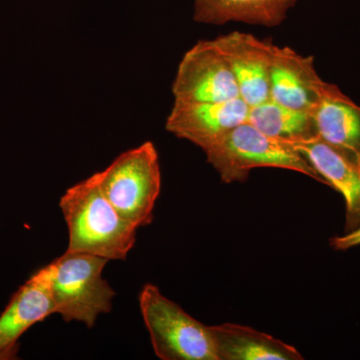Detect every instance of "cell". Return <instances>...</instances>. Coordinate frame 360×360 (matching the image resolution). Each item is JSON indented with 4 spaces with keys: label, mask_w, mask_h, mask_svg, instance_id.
Returning a JSON list of instances; mask_svg holds the SVG:
<instances>
[{
    "label": "cell",
    "mask_w": 360,
    "mask_h": 360,
    "mask_svg": "<svg viewBox=\"0 0 360 360\" xmlns=\"http://www.w3.org/2000/svg\"><path fill=\"white\" fill-rule=\"evenodd\" d=\"M248 122L264 134L291 143L317 139L312 112L288 108L270 98L250 108Z\"/></svg>",
    "instance_id": "9a60e30c"
},
{
    "label": "cell",
    "mask_w": 360,
    "mask_h": 360,
    "mask_svg": "<svg viewBox=\"0 0 360 360\" xmlns=\"http://www.w3.org/2000/svg\"><path fill=\"white\" fill-rule=\"evenodd\" d=\"M328 85L316 72L314 56L274 45L269 68L270 99L288 108L314 112Z\"/></svg>",
    "instance_id": "ba28073f"
},
{
    "label": "cell",
    "mask_w": 360,
    "mask_h": 360,
    "mask_svg": "<svg viewBox=\"0 0 360 360\" xmlns=\"http://www.w3.org/2000/svg\"><path fill=\"white\" fill-rule=\"evenodd\" d=\"M193 20L205 25L229 22L276 27L298 0H193Z\"/></svg>",
    "instance_id": "5bb4252c"
},
{
    "label": "cell",
    "mask_w": 360,
    "mask_h": 360,
    "mask_svg": "<svg viewBox=\"0 0 360 360\" xmlns=\"http://www.w3.org/2000/svg\"><path fill=\"white\" fill-rule=\"evenodd\" d=\"M174 101L217 103L240 97L231 66L213 40H201L184 54L172 84Z\"/></svg>",
    "instance_id": "8992f818"
},
{
    "label": "cell",
    "mask_w": 360,
    "mask_h": 360,
    "mask_svg": "<svg viewBox=\"0 0 360 360\" xmlns=\"http://www.w3.org/2000/svg\"><path fill=\"white\" fill-rule=\"evenodd\" d=\"M59 207L68 229L66 251L124 262L136 243L139 229L106 198L96 174L68 188Z\"/></svg>",
    "instance_id": "6da1fadb"
},
{
    "label": "cell",
    "mask_w": 360,
    "mask_h": 360,
    "mask_svg": "<svg viewBox=\"0 0 360 360\" xmlns=\"http://www.w3.org/2000/svg\"><path fill=\"white\" fill-rule=\"evenodd\" d=\"M217 360H302L295 347L248 326H210Z\"/></svg>",
    "instance_id": "4fadbf2b"
},
{
    "label": "cell",
    "mask_w": 360,
    "mask_h": 360,
    "mask_svg": "<svg viewBox=\"0 0 360 360\" xmlns=\"http://www.w3.org/2000/svg\"><path fill=\"white\" fill-rule=\"evenodd\" d=\"M330 245L335 250H347L354 246L360 245V227L350 233H345L343 236L331 238Z\"/></svg>",
    "instance_id": "2e32d148"
},
{
    "label": "cell",
    "mask_w": 360,
    "mask_h": 360,
    "mask_svg": "<svg viewBox=\"0 0 360 360\" xmlns=\"http://www.w3.org/2000/svg\"><path fill=\"white\" fill-rule=\"evenodd\" d=\"M96 175L104 195L125 219L137 229L153 222L161 191L160 160L153 142L125 151Z\"/></svg>",
    "instance_id": "277c9868"
},
{
    "label": "cell",
    "mask_w": 360,
    "mask_h": 360,
    "mask_svg": "<svg viewBox=\"0 0 360 360\" xmlns=\"http://www.w3.org/2000/svg\"><path fill=\"white\" fill-rule=\"evenodd\" d=\"M203 151L225 184L245 181L253 168L276 167L300 172L326 184L291 142L269 136L248 122L222 135Z\"/></svg>",
    "instance_id": "7a4b0ae2"
},
{
    "label": "cell",
    "mask_w": 360,
    "mask_h": 360,
    "mask_svg": "<svg viewBox=\"0 0 360 360\" xmlns=\"http://www.w3.org/2000/svg\"><path fill=\"white\" fill-rule=\"evenodd\" d=\"M321 175L326 186L342 194L345 200V233L360 227V165L319 139L293 142Z\"/></svg>",
    "instance_id": "8fae6325"
},
{
    "label": "cell",
    "mask_w": 360,
    "mask_h": 360,
    "mask_svg": "<svg viewBox=\"0 0 360 360\" xmlns=\"http://www.w3.org/2000/svg\"><path fill=\"white\" fill-rule=\"evenodd\" d=\"M213 42L231 66L240 98L250 108L269 101L272 41L258 39L250 33L232 32Z\"/></svg>",
    "instance_id": "9c48e42d"
},
{
    "label": "cell",
    "mask_w": 360,
    "mask_h": 360,
    "mask_svg": "<svg viewBox=\"0 0 360 360\" xmlns=\"http://www.w3.org/2000/svg\"><path fill=\"white\" fill-rule=\"evenodd\" d=\"M250 106L240 98L217 103L174 101L167 120V130L179 139L205 149L213 141L248 122Z\"/></svg>",
    "instance_id": "52a82bcc"
},
{
    "label": "cell",
    "mask_w": 360,
    "mask_h": 360,
    "mask_svg": "<svg viewBox=\"0 0 360 360\" xmlns=\"http://www.w3.org/2000/svg\"><path fill=\"white\" fill-rule=\"evenodd\" d=\"M18 350H11V352H0V360H11L18 359Z\"/></svg>",
    "instance_id": "e0dca14e"
},
{
    "label": "cell",
    "mask_w": 360,
    "mask_h": 360,
    "mask_svg": "<svg viewBox=\"0 0 360 360\" xmlns=\"http://www.w3.org/2000/svg\"><path fill=\"white\" fill-rule=\"evenodd\" d=\"M53 314H56V303L44 266L20 286L0 315V352L18 350L20 336Z\"/></svg>",
    "instance_id": "30bf717a"
},
{
    "label": "cell",
    "mask_w": 360,
    "mask_h": 360,
    "mask_svg": "<svg viewBox=\"0 0 360 360\" xmlns=\"http://www.w3.org/2000/svg\"><path fill=\"white\" fill-rule=\"evenodd\" d=\"M108 262L90 253L65 251L46 265L56 314L63 321L91 328L99 315L112 310L116 292L103 276Z\"/></svg>",
    "instance_id": "3957f363"
},
{
    "label": "cell",
    "mask_w": 360,
    "mask_h": 360,
    "mask_svg": "<svg viewBox=\"0 0 360 360\" xmlns=\"http://www.w3.org/2000/svg\"><path fill=\"white\" fill-rule=\"evenodd\" d=\"M312 115L317 139L360 165V106L329 84Z\"/></svg>",
    "instance_id": "7c38bea8"
},
{
    "label": "cell",
    "mask_w": 360,
    "mask_h": 360,
    "mask_svg": "<svg viewBox=\"0 0 360 360\" xmlns=\"http://www.w3.org/2000/svg\"><path fill=\"white\" fill-rule=\"evenodd\" d=\"M155 354L162 360H217L210 326L196 321L148 283L139 295Z\"/></svg>",
    "instance_id": "5b68a950"
}]
</instances>
